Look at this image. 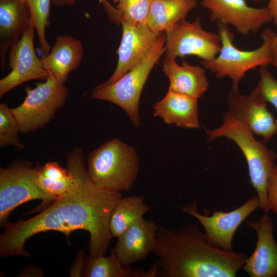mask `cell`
I'll return each instance as SVG.
<instances>
[{
	"mask_svg": "<svg viewBox=\"0 0 277 277\" xmlns=\"http://www.w3.org/2000/svg\"><path fill=\"white\" fill-rule=\"evenodd\" d=\"M85 252L82 250L77 254L70 269V276H82V271L85 263Z\"/></svg>",
	"mask_w": 277,
	"mask_h": 277,
	"instance_id": "1f68e13d",
	"label": "cell"
},
{
	"mask_svg": "<svg viewBox=\"0 0 277 277\" xmlns=\"http://www.w3.org/2000/svg\"><path fill=\"white\" fill-rule=\"evenodd\" d=\"M227 112L244 123L250 131L263 137L265 143L277 133V121L269 111L266 103L253 93L244 95L231 89L226 97Z\"/></svg>",
	"mask_w": 277,
	"mask_h": 277,
	"instance_id": "5bb4252c",
	"label": "cell"
},
{
	"mask_svg": "<svg viewBox=\"0 0 277 277\" xmlns=\"http://www.w3.org/2000/svg\"><path fill=\"white\" fill-rule=\"evenodd\" d=\"M205 130L209 140L225 137L233 141L240 148L246 159L250 182L256 191L261 208L267 213V186L276 165L274 162L277 154L267 148L265 142L255 140L247 126L228 112L224 115L221 126Z\"/></svg>",
	"mask_w": 277,
	"mask_h": 277,
	"instance_id": "3957f363",
	"label": "cell"
},
{
	"mask_svg": "<svg viewBox=\"0 0 277 277\" xmlns=\"http://www.w3.org/2000/svg\"><path fill=\"white\" fill-rule=\"evenodd\" d=\"M258 72L260 80L251 92L265 102L271 103L277 110V80L266 66L260 67Z\"/></svg>",
	"mask_w": 277,
	"mask_h": 277,
	"instance_id": "4316f807",
	"label": "cell"
},
{
	"mask_svg": "<svg viewBox=\"0 0 277 277\" xmlns=\"http://www.w3.org/2000/svg\"><path fill=\"white\" fill-rule=\"evenodd\" d=\"M162 70L169 80V88L196 99L207 91L209 83L204 67L193 66L183 60L179 65L176 58H164Z\"/></svg>",
	"mask_w": 277,
	"mask_h": 277,
	"instance_id": "ffe728a7",
	"label": "cell"
},
{
	"mask_svg": "<svg viewBox=\"0 0 277 277\" xmlns=\"http://www.w3.org/2000/svg\"><path fill=\"white\" fill-rule=\"evenodd\" d=\"M252 1L258 2H260V1H263V0H252Z\"/></svg>",
	"mask_w": 277,
	"mask_h": 277,
	"instance_id": "d590c367",
	"label": "cell"
},
{
	"mask_svg": "<svg viewBox=\"0 0 277 277\" xmlns=\"http://www.w3.org/2000/svg\"><path fill=\"white\" fill-rule=\"evenodd\" d=\"M18 123L12 112L11 109L5 103L0 104V146L13 145L18 150H22L25 146L19 140Z\"/></svg>",
	"mask_w": 277,
	"mask_h": 277,
	"instance_id": "d4e9b609",
	"label": "cell"
},
{
	"mask_svg": "<svg viewBox=\"0 0 277 277\" xmlns=\"http://www.w3.org/2000/svg\"><path fill=\"white\" fill-rule=\"evenodd\" d=\"M123 34L117 51L118 61L115 71L105 82L114 83L142 61L163 33L151 31L146 24L133 25L122 20Z\"/></svg>",
	"mask_w": 277,
	"mask_h": 277,
	"instance_id": "4fadbf2b",
	"label": "cell"
},
{
	"mask_svg": "<svg viewBox=\"0 0 277 277\" xmlns=\"http://www.w3.org/2000/svg\"><path fill=\"white\" fill-rule=\"evenodd\" d=\"M256 233L255 248L247 258L242 269L250 277L277 276V243L273 235V223L267 213L258 221L247 222Z\"/></svg>",
	"mask_w": 277,
	"mask_h": 277,
	"instance_id": "9a60e30c",
	"label": "cell"
},
{
	"mask_svg": "<svg viewBox=\"0 0 277 277\" xmlns=\"http://www.w3.org/2000/svg\"><path fill=\"white\" fill-rule=\"evenodd\" d=\"M165 42L166 35L163 32L142 61L114 83H104L96 86L91 92V97L118 106L127 113L133 126L139 127L141 94L151 70L165 52Z\"/></svg>",
	"mask_w": 277,
	"mask_h": 277,
	"instance_id": "8992f818",
	"label": "cell"
},
{
	"mask_svg": "<svg viewBox=\"0 0 277 277\" xmlns=\"http://www.w3.org/2000/svg\"><path fill=\"white\" fill-rule=\"evenodd\" d=\"M196 4V0H153L146 24L154 32L166 33L179 21L185 18Z\"/></svg>",
	"mask_w": 277,
	"mask_h": 277,
	"instance_id": "7402d4cb",
	"label": "cell"
},
{
	"mask_svg": "<svg viewBox=\"0 0 277 277\" xmlns=\"http://www.w3.org/2000/svg\"><path fill=\"white\" fill-rule=\"evenodd\" d=\"M30 9L31 21L36 32L41 50L44 55L51 49L45 36V29L50 26L49 20L51 0H26Z\"/></svg>",
	"mask_w": 277,
	"mask_h": 277,
	"instance_id": "cb8c5ba5",
	"label": "cell"
},
{
	"mask_svg": "<svg viewBox=\"0 0 277 277\" xmlns=\"http://www.w3.org/2000/svg\"><path fill=\"white\" fill-rule=\"evenodd\" d=\"M84 48L77 38L67 34L58 35L50 52L42 58L44 68L59 81H67L69 73L80 65Z\"/></svg>",
	"mask_w": 277,
	"mask_h": 277,
	"instance_id": "d6986e66",
	"label": "cell"
},
{
	"mask_svg": "<svg viewBox=\"0 0 277 277\" xmlns=\"http://www.w3.org/2000/svg\"><path fill=\"white\" fill-rule=\"evenodd\" d=\"M35 29L31 21L19 40L9 49L10 72L0 80V97L27 81L46 79L49 74L34 46Z\"/></svg>",
	"mask_w": 277,
	"mask_h": 277,
	"instance_id": "8fae6325",
	"label": "cell"
},
{
	"mask_svg": "<svg viewBox=\"0 0 277 277\" xmlns=\"http://www.w3.org/2000/svg\"><path fill=\"white\" fill-rule=\"evenodd\" d=\"M114 4H117L120 0H112Z\"/></svg>",
	"mask_w": 277,
	"mask_h": 277,
	"instance_id": "e575fe53",
	"label": "cell"
},
{
	"mask_svg": "<svg viewBox=\"0 0 277 277\" xmlns=\"http://www.w3.org/2000/svg\"><path fill=\"white\" fill-rule=\"evenodd\" d=\"M217 25L221 42L220 52L213 60L200 63L216 77L230 78L231 89L238 90L240 82L249 70L272 64L271 45L275 33L271 29H265L261 35L262 42L260 47L252 50H243L234 46V35L228 25L220 22H217Z\"/></svg>",
	"mask_w": 277,
	"mask_h": 277,
	"instance_id": "5b68a950",
	"label": "cell"
},
{
	"mask_svg": "<svg viewBox=\"0 0 277 277\" xmlns=\"http://www.w3.org/2000/svg\"><path fill=\"white\" fill-rule=\"evenodd\" d=\"M149 210L150 208L145 203L143 196L122 197L115 206L110 218L109 228L111 238H118Z\"/></svg>",
	"mask_w": 277,
	"mask_h": 277,
	"instance_id": "603a6c76",
	"label": "cell"
},
{
	"mask_svg": "<svg viewBox=\"0 0 277 277\" xmlns=\"http://www.w3.org/2000/svg\"><path fill=\"white\" fill-rule=\"evenodd\" d=\"M108 14L109 18L114 23L120 25L123 19L120 12L113 7L107 0H100ZM76 0H51V4L57 7L70 6L75 5Z\"/></svg>",
	"mask_w": 277,
	"mask_h": 277,
	"instance_id": "f1b7e54d",
	"label": "cell"
},
{
	"mask_svg": "<svg viewBox=\"0 0 277 277\" xmlns=\"http://www.w3.org/2000/svg\"><path fill=\"white\" fill-rule=\"evenodd\" d=\"M271 53L273 58L272 65L277 67V32L273 40L271 45Z\"/></svg>",
	"mask_w": 277,
	"mask_h": 277,
	"instance_id": "836d02e7",
	"label": "cell"
},
{
	"mask_svg": "<svg viewBox=\"0 0 277 277\" xmlns=\"http://www.w3.org/2000/svg\"><path fill=\"white\" fill-rule=\"evenodd\" d=\"M35 167L36 182L41 189L48 194L58 197L74 188L76 185L75 179L70 171L71 175L69 177L56 181L45 177L40 172L39 166Z\"/></svg>",
	"mask_w": 277,
	"mask_h": 277,
	"instance_id": "83f0119b",
	"label": "cell"
},
{
	"mask_svg": "<svg viewBox=\"0 0 277 277\" xmlns=\"http://www.w3.org/2000/svg\"><path fill=\"white\" fill-rule=\"evenodd\" d=\"M139 163L133 147L114 138L89 153L87 171L100 188L119 192L128 191L137 177Z\"/></svg>",
	"mask_w": 277,
	"mask_h": 277,
	"instance_id": "277c9868",
	"label": "cell"
},
{
	"mask_svg": "<svg viewBox=\"0 0 277 277\" xmlns=\"http://www.w3.org/2000/svg\"><path fill=\"white\" fill-rule=\"evenodd\" d=\"M158 262L150 268H133L122 264L117 256L113 247L110 254L91 258L89 256L84 263L82 276L85 277H154L158 274Z\"/></svg>",
	"mask_w": 277,
	"mask_h": 277,
	"instance_id": "44dd1931",
	"label": "cell"
},
{
	"mask_svg": "<svg viewBox=\"0 0 277 277\" xmlns=\"http://www.w3.org/2000/svg\"><path fill=\"white\" fill-rule=\"evenodd\" d=\"M25 90L23 102L11 109L22 133L34 131L48 124L64 106L69 94L64 83L50 72L44 82L36 83L33 89L27 86Z\"/></svg>",
	"mask_w": 277,
	"mask_h": 277,
	"instance_id": "ba28073f",
	"label": "cell"
},
{
	"mask_svg": "<svg viewBox=\"0 0 277 277\" xmlns=\"http://www.w3.org/2000/svg\"><path fill=\"white\" fill-rule=\"evenodd\" d=\"M159 227L154 221L144 217L132 224L113 247L121 262L130 265L146 258L152 252Z\"/></svg>",
	"mask_w": 277,
	"mask_h": 277,
	"instance_id": "2e32d148",
	"label": "cell"
},
{
	"mask_svg": "<svg viewBox=\"0 0 277 277\" xmlns=\"http://www.w3.org/2000/svg\"><path fill=\"white\" fill-rule=\"evenodd\" d=\"M36 167L28 161L17 160L0 169V226L8 223L11 212L22 204L41 200L36 212L50 205L57 197L45 192L38 186Z\"/></svg>",
	"mask_w": 277,
	"mask_h": 277,
	"instance_id": "52a82bcc",
	"label": "cell"
},
{
	"mask_svg": "<svg viewBox=\"0 0 277 277\" xmlns=\"http://www.w3.org/2000/svg\"><path fill=\"white\" fill-rule=\"evenodd\" d=\"M39 170L44 176L53 180H63L71 175L69 170L63 168L55 162H48L42 167L39 166Z\"/></svg>",
	"mask_w": 277,
	"mask_h": 277,
	"instance_id": "f546056e",
	"label": "cell"
},
{
	"mask_svg": "<svg viewBox=\"0 0 277 277\" xmlns=\"http://www.w3.org/2000/svg\"><path fill=\"white\" fill-rule=\"evenodd\" d=\"M31 21L26 0H0V65L5 69L6 54L17 43Z\"/></svg>",
	"mask_w": 277,
	"mask_h": 277,
	"instance_id": "e0dca14e",
	"label": "cell"
},
{
	"mask_svg": "<svg viewBox=\"0 0 277 277\" xmlns=\"http://www.w3.org/2000/svg\"><path fill=\"white\" fill-rule=\"evenodd\" d=\"M200 4L210 12L211 21L230 25L244 35L272 21L267 7H252L245 0H201Z\"/></svg>",
	"mask_w": 277,
	"mask_h": 277,
	"instance_id": "7c38bea8",
	"label": "cell"
},
{
	"mask_svg": "<svg viewBox=\"0 0 277 277\" xmlns=\"http://www.w3.org/2000/svg\"><path fill=\"white\" fill-rule=\"evenodd\" d=\"M154 116L165 123L188 129L200 127L197 99L169 88L164 97L155 103Z\"/></svg>",
	"mask_w": 277,
	"mask_h": 277,
	"instance_id": "ac0fdd59",
	"label": "cell"
},
{
	"mask_svg": "<svg viewBox=\"0 0 277 277\" xmlns=\"http://www.w3.org/2000/svg\"><path fill=\"white\" fill-rule=\"evenodd\" d=\"M196 201L182 206L180 209L196 219L205 233L215 246L227 251H233L232 242L235 231L254 210L261 208L258 197L253 196L239 207L229 212L215 211L211 216L200 213Z\"/></svg>",
	"mask_w": 277,
	"mask_h": 277,
	"instance_id": "30bf717a",
	"label": "cell"
},
{
	"mask_svg": "<svg viewBox=\"0 0 277 277\" xmlns=\"http://www.w3.org/2000/svg\"><path fill=\"white\" fill-rule=\"evenodd\" d=\"M273 23L277 26V0H269L267 7Z\"/></svg>",
	"mask_w": 277,
	"mask_h": 277,
	"instance_id": "d6a6232c",
	"label": "cell"
},
{
	"mask_svg": "<svg viewBox=\"0 0 277 277\" xmlns=\"http://www.w3.org/2000/svg\"><path fill=\"white\" fill-rule=\"evenodd\" d=\"M153 0H120L116 8L121 13L123 20L136 25L146 24V18Z\"/></svg>",
	"mask_w": 277,
	"mask_h": 277,
	"instance_id": "484cf974",
	"label": "cell"
},
{
	"mask_svg": "<svg viewBox=\"0 0 277 277\" xmlns=\"http://www.w3.org/2000/svg\"><path fill=\"white\" fill-rule=\"evenodd\" d=\"M267 193L268 208L277 213V165L268 181Z\"/></svg>",
	"mask_w": 277,
	"mask_h": 277,
	"instance_id": "4dcf8cb0",
	"label": "cell"
},
{
	"mask_svg": "<svg viewBox=\"0 0 277 277\" xmlns=\"http://www.w3.org/2000/svg\"><path fill=\"white\" fill-rule=\"evenodd\" d=\"M67 169L76 180L74 188L58 196L41 212L27 220L8 223L0 235V256L28 257L27 240L42 232L57 231L67 239L71 232L84 230L90 234L89 256L104 255L112 239L109 228L111 213L122 198L121 192L97 186L85 166L82 150L74 148L67 157Z\"/></svg>",
	"mask_w": 277,
	"mask_h": 277,
	"instance_id": "6da1fadb",
	"label": "cell"
},
{
	"mask_svg": "<svg viewBox=\"0 0 277 277\" xmlns=\"http://www.w3.org/2000/svg\"><path fill=\"white\" fill-rule=\"evenodd\" d=\"M151 252L167 277H234L247 258L215 246L194 223L160 226Z\"/></svg>",
	"mask_w": 277,
	"mask_h": 277,
	"instance_id": "7a4b0ae2",
	"label": "cell"
},
{
	"mask_svg": "<svg viewBox=\"0 0 277 277\" xmlns=\"http://www.w3.org/2000/svg\"><path fill=\"white\" fill-rule=\"evenodd\" d=\"M165 33L166 57L176 58L193 55L201 61H209L213 60L221 49L219 33L203 29L199 17L192 22L183 18Z\"/></svg>",
	"mask_w": 277,
	"mask_h": 277,
	"instance_id": "9c48e42d",
	"label": "cell"
}]
</instances>
